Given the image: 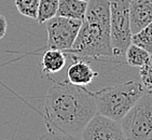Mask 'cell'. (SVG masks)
Listing matches in <instances>:
<instances>
[{"mask_svg": "<svg viewBox=\"0 0 152 140\" xmlns=\"http://www.w3.org/2000/svg\"><path fill=\"white\" fill-rule=\"evenodd\" d=\"M129 0H110V45L112 56H124L131 44L129 18Z\"/></svg>", "mask_w": 152, "mask_h": 140, "instance_id": "cell-5", "label": "cell"}, {"mask_svg": "<svg viewBox=\"0 0 152 140\" xmlns=\"http://www.w3.org/2000/svg\"><path fill=\"white\" fill-rule=\"evenodd\" d=\"M151 31H152V26L151 24L145 27L140 31L133 34L132 38H131V43L134 45L141 47L143 50H146L147 52L151 53L152 52V37H151Z\"/></svg>", "mask_w": 152, "mask_h": 140, "instance_id": "cell-14", "label": "cell"}, {"mask_svg": "<svg viewBox=\"0 0 152 140\" xmlns=\"http://www.w3.org/2000/svg\"><path fill=\"white\" fill-rule=\"evenodd\" d=\"M82 20L55 15L47 22L49 49H56L66 52L72 47L80 29Z\"/></svg>", "mask_w": 152, "mask_h": 140, "instance_id": "cell-6", "label": "cell"}, {"mask_svg": "<svg viewBox=\"0 0 152 140\" xmlns=\"http://www.w3.org/2000/svg\"><path fill=\"white\" fill-rule=\"evenodd\" d=\"M129 18L132 35L150 25L152 23V0H129Z\"/></svg>", "mask_w": 152, "mask_h": 140, "instance_id": "cell-8", "label": "cell"}, {"mask_svg": "<svg viewBox=\"0 0 152 140\" xmlns=\"http://www.w3.org/2000/svg\"><path fill=\"white\" fill-rule=\"evenodd\" d=\"M83 1H88V0H83Z\"/></svg>", "mask_w": 152, "mask_h": 140, "instance_id": "cell-19", "label": "cell"}, {"mask_svg": "<svg viewBox=\"0 0 152 140\" xmlns=\"http://www.w3.org/2000/svg\"><path fill=\"white\" fill-rule=\"evenodd\" d=\"M72 63L67 69V81L71 84L86 86L91 84L98 73L92 69L88 61L72 57Z\"/></svg>", "mask_w": 152, "mask_h": 140, "instance_id": "cell-9", "label": "cell"}, {"mask_svg": "<svg viewBox=\"0 0 152 140\" xmlns=\"http://www.w3.org/2000/svg\"><path fill=\"white\" fill-rule=\"evenodd\" d=\"M81 140H126L120 122L96 113L82 131Z\"/></svg>", "mask_w": 152, "mask_h": 140, "instance_id": "cell-7", "label": "cell"}, {"mask_svg": "<svg viewBox=\"0 0 152 140\" xmlns=\"http://www.w3.org/2000/svg\"><path fill=\"white\" fill-rule=\"evenodd\" d=\"M146 90L140 82L129 81L93 92L97 113L120 122Z\"/></svg>", "mask_w": 152, "mask_h": 140, "instance_id": "cell-3", "label": "cell"}, {"mask_svg": "<svg viewBox=\"0 0 152 140\" xmlns=\"http://www.w3.org/2000/svg\"><path fill=\"white\" fill-rule=\"evenodd\" d=\"M97 113L93 92L68 81L57 82L44 100V122L55 131L81 139L85 125Z\"/></svg>", "mask_w": 152, "mask_h": 140, "instance_id": "cell-1", "label": "cell"}, {"mask_svg": "<svg viewBox=\"0 0 152 140\" xmlns=\"http://www.w3.org/2000/svg\"><path fill=\"white\" fill-rule=\"evenodd\" d=\"M38 140H81V139L72 137V136L65 134V133H61V131H48L47 133L41 135Z\"/></svg>", "mask_w": 152, "mask_h": 140, "instance_id": "cell-17", "label": "cell"}, {"mask_svg": "<svg viewBox=\"0 0 152 140\" xmlns=\"http://www.w3.org/2000/svg\"><path fill=\"white\" fill-rule=\"evenodd\" d=\"M66 53L71 58L111 57L110 0H88L77 38Z\"/></svg>", "mask_w": 152, "mask_h": 140, "instance_id": "cell-2", "label": "cell"}, {"mask_svg": "<svg viewBox=\"0 0 152 140\" xmlns=\"http://www.w3.org/2000/svg\"><path fill=\"white\" fill-rule=\"evenodd\" d=\"M42 71L47 74L57 73L64 69L66 65L65 52L56 49H48L42 56Z\"/></svg>", "mask_w": 152, "mask_h": 140, "instance_id": "cell-11", "label": "cell"}, {"mask_svg": "<svg viewBox=\"0 0 152 140\" xmlns=\"http://www.w3.org/2000/svg\"><path fill=\"white\" fill-rule=\"evenodd\" d=\"M125 59L127 65L132 66V67H140L143 64H146L147 61L151 59V53L147 52L141 47L134 45V44H129L127 47L125 54Z\"/></svg>", "mask_w": 152, "mask_h": 140, "instance_id": "cell-12", "label": "cell"}, {"mask_svg": "<svg viewBox=\"0 0 152 140\" xmlns=\"http://www.w3.org/2000/svg\"><path fill=\"white\" fill-rule=\"evenodd\" d=\"M126 140H152V96L145 92L120 120Z\"/></svg>", "mask_w": 152, "mask_h": 140, "instance_id": "cell-4", "label": "cell"}, {"mask_svg": "<svg viewBox=\"0 0 152 140\" xmlns=\"http://www.w3.org/2000/svg\"><path fill=\"white\" fill-rule=\"evenodd\" d=\"M7 28H8V23H7L6 18L0 14V40L6 36Z\"/></svg>", "mask_w": 152, "mask_h": 140, "instance_id": "cell-18", "label": "cell"}, {"mask_svg": "<svg viewBox=\"0 0 152 140\" xmlns=\"http://www.w3.org/2000/svg\"><path fill=\"white\" fill-rule=\"evenodd\" d=\"M58 7V0H40L39 1L37 22L39 24H43L54 18L56 15Z\"/></svg>", "mask_w": 152, "mask_h": 140, "instance_id": "cell-13", "label": "cell"}, {"mask_svg": "<svg viewBox=\"0 0 152 140\" xmlns=\"http://www.w3.org/2000/svg\"><path fill=\"white\" fill-rule=\"evenodd\" d=\"M152 61H148L146 64L139 67V77L140 83L146 92H151L152 90Z\"/></svg>", "mask_w": 152, "mask_h": 140, "instance_id": "cell-16", "label": "cell"}, {"mask_svg": "<svg viewBox=\"0 0 152 140\" xmlns=\"http://www.w3.org/2000/svg\"><path fill=\"white\" fill-rule=\"evenodd\" d=\"M40 0H14L15 7L20 14L26 18H37Z\"/></svg>", "mask_w": 152, "mask_h": 140, "instance_id": "cell-15", "label": "cell"}, {"mask_svg": "<svg viewBox=\"0 0 152 140\" xmlns=\"http://www.w3.org/2000/svg\"><path fill=\"white\" fill-rule=\"evenodd\" d=\"M88 7V1L83 0H58L56 15L63 18L82 20Z\"/></svg>", "mask_w": 152, "mask_h": 140, "instance_id": "cell-10", "label": "cell"}]
</instances>
